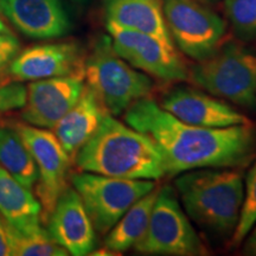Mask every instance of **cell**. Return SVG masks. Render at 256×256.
<instances>
[{"label":"cell","mask_w":256,"mask_h":256,"mask_svg":"<svg viewBox=\"0 0 256 256\" xmlns=\"http://www.w3.org/2000/svg\"><path fill=\"white\" fill-rule=\"evenodd\" d=\"M246 238L247 240H246L243 252L247 255L256 256V224L252 226V229L249 232Z\"/></svg>","instance_id":"obj_27"},{"label":"cell","mask_w":256,"mask_h":256,"mask_svg":"<svg viewBox=\"0 0 256 256\" xmlns=\"http://www.w3.org/2000/svg\"><path fill=\"white\" fill-rule=\"evenodd\" d=\"M160 107L183 122L208 128L250 124L248 118L216 96L191 87H176L162 96Z\"/></svg>","instance_id":"obj_13"},{"label":"cell","mask_w":256,"mask_h":256,"mask_svg":"<svg viewBox=\"0 0 256 256\" xmlns=\"http://www.w3.org/2000/svg\"><path fill=\"white\" fill-rule=\"evenodd\" d=\"M256 224V158L249 170L244 184V197L241 209V215L235 232L230 238V244L232 247L241 244L244 241L249 232Z\"/></svg>","instance_id":"obj_22"},{"label":"cell","mask_w":256,"mask_h":256,"mask_svg":"<svg viewBox=\"0 0 256 256\" xmlns=\"http://www.w3.org/2000/svg\"><path fill=\"white\" fill-rule=\"evenodd\" d=\"M133 249L144 255L198 256L206 254L203 242L179 204L174 188L170 186L159 188L146 232Z\"/></svg>","instance_id":"obj_6"},{"label":"cell","mask_w":256,"mask_h":256,"mask_svg":"<svg viewBox=\"0 0 256 256\" xmlns=\"http://www.w3.org/2000/svg\"><path fill=\"white\" fill-rule=\"evenodd\" d=\"M37 165L36 194L42 206V222L46 223L51 211L66 188L72 158L54 132L17 122L14 124Z\"/></svg>","instance_id":"obj_9"},{"label":"cell","mask_w":256,"mask_h":256,"mask_svg":"<svg viewBox=\"0 0 256 256\" xmlns=\"http://www.w3.org/2000/svg\"><path fill=\"white\" fill-rule=\"evenodd\" d=\"M0 34H11L8 26L2 22V18H0Z\"/></svg>","instance_id":"obj_28"},{"label":"cell","mask_w":256,"mask_h":256,"mask_svg":"<svg viewBox=\"0 0 256 256\" xmlns=\"http://www.w3.org/2000/svg\"><path fill=\"white\" fill-rule=\"evenodd\" d=\"M200 89L241 107H256V55L236 43L218 48L188 70Z\"/></svg>","instance_id":"obj_5"},{"label":"cell","mask_w":256,"mask_h":256,"mask_svg":"<svg viewBox=\"0 0 256 256\" xmlns=\"http://www.w3.org/2000/svg\"><path fill=\"white\" fill-rule=\"evenodd\" d=\"M176 188L188 218L208 232L232 238L244 197V182L238 168H198L183 172Z\"/></svg>","instance_id":"obj_3"},{"label":"cell","mask_w":256,"mask_h":256,"mask_svg":"<svg viewBox=\"0 0 256 256\" xmlns=\"http://www.w3.org/2000/svg\"><path fill=\"white\" fill-rule=\"evenodd\" d=\"M72 2H87V0H72Z\"/></svg>","instance_id":"obj_29"},{"label":"cell","mask_w":256,"mask_h":256,"mask_svg":"<svg viewBox=\"0 0 256 256\" xmlns=\"http://www.w3.org/2000/svg\"><path fill=\"white\" fill-rule=\"evenodd\" d=\"M127 124L145 134L158 147L166 174L198 168H238L256 154V132L250 124L223 128L183 122L145 98L124 112Z\"/></svg>","instance_id":"obj_1"},{"label":"cell","mask_w":256,"mask_h":256,"mask_svg":"<svg viewBox=\"0 0 256 256\" xmlns=\"http://www.w3.org/2000/svg\"><path fill=\"white\" fill-rule=\"evenodd\" d=\"M28 102V87L12 78L0 83V113L23 110Z\"/></svg>","instance_id":"obj_24"},{"label":"cell","mask_w":256,"mask_h":256,"mask_svg":"<svg viewBox=\"0 0 256 256\" xmlns=\"http://www.w3.org/2000/svg\"><path fill=\"white\" fill-rule=\"evenodd\" d=\"M95 232L107 234L140 198L156 188L153 180L124 179L82 172L72 177Z\"/></svg>","instance_id":"obj_7"},{"label":"cell","mask_w":256,"mask_h":256,"mask_svg":"<svg viewBox=\"0 0 256 256\" xmlns=\"http://www.w3.org/2000/svg\"><path fill=\"white\" fill-rule=\"evenodd\" d=\"M84 87L83 75L32 81L28 86V102L22 118L31 126L52 130L78 102Z\"/></svg>","instance_id":"obj_11"},{"label":"cell","mask_w":256,"mask_h":256,"mask_svg":"<svg viewBox=\"0 0 256 256\" xmlns=\"http://www.w3.org/2000/svg\"><path fill=\"white\" fill-rule=\"evenodd\" d=\"M0 14L25 36L37 40L62 37L70 28L60 0H0Z\"/></svg>","instance_id":"obj_15"},{"label":"cell","mask_w":256,"mask_h":256,"mask_svg":"<svg viewBox=\"0 0 256 256\" xmlns=\"http://www.w3.org/2000/svg\"><path fill=\"white\" fill-rule=\"evenodd\" d=\"M158 190L159 188L156 186L126 211V214L107 232L104 238L106 248L118 254L136 244L148 226Z\"/></svg>","instance_id":"obj_19"},{"label":"cell","mask_w":256,"mask_h":256,"mask_svg":"<svg viewBox=\"0 0 256 256\" xmlns=\"http://www.w3.org/2000/svg\"><path fill=\"white\" fill-rule=\"evenodd\" d=\"M5 222V220H4ZM12 255L16 256H66L69 252L54 241L43 226L30 232H20L5 222Z\"/></svg>","instance_id":"obj_21"},{"label":"cell","mask_w":256,"mask_h":256,"mask_svg":"<svg viewBox=\"0 0 256 256\" xmlns=\"http://www.w3.org/2000/svg\"><path fill=\"white\" fill-rule=\"evenodd\" d=\"M106 114L108 112L100 100L86 86L78 102L52 128L54 134L72 160L75 159L81 147L94 136Z\"/></svg>","instance_id":"obj_16"},{"label":"cell","mask_w":256,"mask_h":256,"mask_svg":"<svg viewBox=\"0 0 256 256\" xmlns=\"http://www.w3.org/2000/svg\"><path fill=\"white\" fill-rule=\"evenodd\" d=\"M102 6L106 22L145 32L176 49L166 26L162 0H102Z\"/></svg>","instance_id":"obj_17"},{"label":"cell","mask_w":256,"mask_h":256,"mask_svg":"<svg viewBox=\"0 0 256 256\" xmlns=\"http://www.w3.org/2000/svg\"><path fill=\"white\" fill-rule=\"evenodd\" d=\"M86 86L92 89L108 113L118 116L136 101L148 98L153 83L147 74L133 68L118 55L110 36H102L83 66Z\"/></svg>","instance_id":"obj_4"},{"label":"cell","mask_w":256,"mask_h":256,"mask_svg":"<svg viewBox=\"0 0 256 256\" xmlns=\"http://www.w3.org/2000/svg\"><path fill=\"white\" fill-rule=\"evenodd\" d=\"M172 40L185 55L200 60L220 48L226 24L218 14L196 0H162Z\"/></svg>","instance_id":"obj_8"},{"label":"cell","mask_w":256,"mask_h":256,"mask_svg":"<svg viewBox=\"0 0 256 256\" xmlns=\"http://www.w3.org/2000/svg\"><path fill=\"white\" fill-rule=\"evenodd\" d=\"M46 224L54 241L70 255L84 256L94 252L95 228L74 188L63 191Z\"/></svg>","instance_id":"obj_14"},{"label":"cell","mask_w":256,"mask_h":256,"mask_svg":"<svg viewBox=\"0 0 256 256\" xmlns=\"http://www.w3.org/2000/svg\"><path fill=\"white\" fill-rule=\"evenodd\" d=\"M114 50L121 58L140 72L162 81L188 80V70L176 49L145 32L106 22Z\"/></svg>","instance_id":"obj_10"},{"label":"cell","mask_w":256,"mask_h":256,"mask_svg":"<svg viewBox=\"0 0 256 256\" xmlns=\"http://www.w3.org/2000/svg\"><path fill=\"white\" fill-rule=\"evenodd\" d=\"M0 165L25 188L36 185L37 165L14 126H0Z\"/></svg>","instance_id":"obj_20"},{"label":"cell","mask_w":256,"mask_h":256,"mask_svg":"<svg viewBox=\"0 0 256 256\" xmlns=\"http://www.w3.org/2000/svg\"><path fill=\"white\" fill-rule=\"evenodd\" d=\"M12 255L11 246H10L8 230L2 217L0 216V256H8Z\"/></svg>","instance_id":"obj_26"},{"label":"cell","mask_w":256,"mask_h":256,"mask_svg":"<svg viewBox=\"0 0 256 256\" xmlns=\"http://www.w3.org/2000/svg\"><path fill=\"white\" fill-rule=\"evenodd\" d=\"M224 10L238 34L256 37V0H226Z\"/></svg>","instance_id":"obj_23"},{"label":"cell","mask_w":256,"mask_h":256,"mask_svg":"<svg viewBox=\"0 0 256 256\" xmlns=\"http://www.w3.org/2000/svg\"><path fill=\"white\" fill-rule=\"evenodd\" d=\"M84 56L72 42L38 44L14 57L8 66L11 78L38 81L60 76L83 75Z\"/></svg>","instance_id":"obj_12"},{"label":"cell","mask_w":256,"mask_h":256,"mask_svg":"<svg viewBox=\"0 0 256 256\" xmlns=\"http://www.w3.org/2000/svg\"><path fill=\"white\" fill-rule=\"evenodd\" d=\"M0 215L20 232L42 226V206L30 188L22 185L0 165Z\"/></svg>","instance_id":"obj_18"},{"label":"cell","mask_w":256,"mask_h":256,"mask_svg":"<svg viewBox=\"0 0 256 256\" xmlns=\"http://www.w3.org/2000/svg\"><path fill=\"white\" fill-rule=\"evenodd\" d=\"M19 52V42L12 34H0V72Z\"/></svg>","instance_id":"obj_25"},{"label":"cell","mask_w":256,"mask_h":256,"mask_svg":"<svg viewBox=\"0 0 256 256\" xmlns=\"http://www.w3.org/2000/svg\"><path fill=\"white\" fill-rule=\"evenodd\" d=\"M74 160L83 172L108 177L156 182L166 176L164 160L152 140L110 113Z\"/></svg>","instance_id":"obj_2"}]
</instances>
